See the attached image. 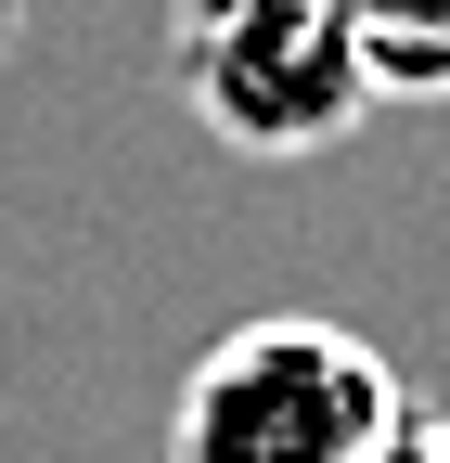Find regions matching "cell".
<instances>
[{
    "label": "cell",
    "instance_id": "obj_4",
    "mask_svg": "<svg viewBox=\"0 0 450 463\" xmlns=\"http://www.w3.org/2000/svg\"><path fill=\"white\" fill-rule=\"evenodd\" d=\"M373 463H450V412H399V438H386Z\"/></svg>",
    "mask_w": 450,
    "mask_h": 463
},
{
    "label": "cell",
    "instance_id": "obj_1",
    "mask_svg": "<svg viewBox=\"0 0 450 463\" xmlns=\"http://www.w3.org/2000/svg\"><path fill=\"white\" fill-rule=\"evenodd\" d=\"M399 361L322 309H258L193 347L167 399V463H373L399 438Z\"/></svg>",
    "mask_w": 450,
    "mask_h": 463
},
{
    "label": "cell",
    "instance_id": "obj_2",
    "mask_svg": "<svg viewBox=\"0 0 450 463\" xmlns=\"http://www.w3.org/2000/svg\"><path fill=\"white\" fill-rule=\"evenodd\" d=\"M167 90L258 167L334 155L373 116L361 39L334 0H167Z\"/></svg>",
    "mask_w": 450,
    "mask_h": 463
},
{
    "label": "cell",
    "instance_id": "obj_3",
    "mask_svg": "<svg viewBox=\"0 0 450 463\" xmlns=\"http://www.w3.org/2000/svg\"><path fill=\"white\" fill-rule=\"evenodd\" d=\"M373 103H450V0H334Z\"/></svg>",
    "mask_w": 450,
    "mask_h": 463
}]
</instances>
